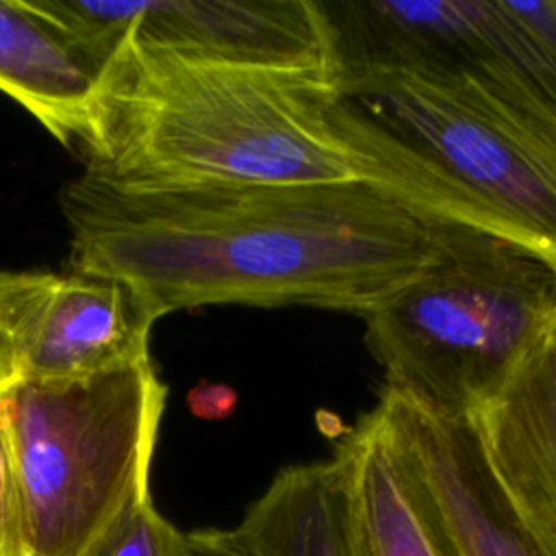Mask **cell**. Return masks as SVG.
<instances>
[{"label": "cell", "mask_w": 556, "mask_h": 556, "mask_svg": "<svg viewBox=\"0 0 556 556\" xmlns=\"http://www.w3.org/2000/svg\"><path fill=\"white\" fill-rule=\"evenodd\" d=\"M85 35L122 39L187 61L295 72L337 85L332 35L319 0H39Z\"/></svg>", "instance_id": "52a82bcc"}, {"label": "cell", "mask_w": 556, "mask_h": 556, "mask_svg": "<svg viewBox=\"0 0 556 556\" xmlns=\"http://www.w3.org/2000/svg\"><path fill=\"white\" fill-rule=\"evenodd\" d=\"M369 185L415 213L504 239L556 271V119L491 80L441 67L337 76Z\"/></svg>", "instance_id": "3957f363"}, {"label": "cell", "mask_w": 556, "mask_h": 556, "mask_svg": "<svg viewBox=\"0 0 556 556\" xmlns=\"http://www.w3.org/2000/svg\"><path fill=\"white\" fill-rule=\"evenodd\" d=\"M70 269L135 289L154 317L204 304H306L367 317L437 267L460 226L369 182H124L61 191Z\"/></svg>", "instance_id": "6da1fadb"}, {"label": "cell", "mask_w": 556, "mask_h": 556, "mask_svg": "<svg viewBox=\"0 0 556 556\" xmlns=\"http://www.w3.org/2000/svg\"><path fill=\"white\" fill-rule=\"evenodd\" d=\"M0 556H20L17 508L13 493V478L9 456L0 434Z\"/></svg>", "instance_id": "5bb4252c"}, {"label": "cell", "mask_w": 556, "mask_h": 556, "mask_svg": "<svg viewBox=\"0 0 556 556\" xmlns=\"http://www.w3.org/2000/svg\"><path fill=\"white\" fill-rule=\"evenodd\" d=\"M337 76L365 67L467 72L556 119V0L321 2Z\"/></svg>", "instance_id": "8992f818"}, {"label": "cell", "mask_w": 556, "mask_h": 556, "mask_svg": "<svg viewBox=\"0 0 556 556\" xmlns=\"http://www.w3.org/2000/svg\"><path fill=\"white\" fill-rule=\"evenodd\" d=\"M556 319V271L534 254L458 228L445 258L365 317L391 391L469 415L513 376Z\"/></svg>", "instance_id": "5b68a950"}, {"label": "cell", "mask_w": 556, "mask_h": 556, "mask_svg": "<svg viewBox=\"0 0 556 556\" xmlns=\"http://www.w3.org/2000/svg\"><path fill=\"white\" fill-rule=\"evenodd\" d=\"M467 417L510 502L556 549V319Z\"/></svg>", "instance_id": "8fae6325"}, {"label": "cell", "mask_w": 556, "mask_h": 556, "mask_svg": "<svg viewBox=\"0 0 556 556\" xmlns=\"http://www.w3.org/2000/svg\"><path fill=\"white\" fill-rule=\"evenodd\" d=\"M83 556H189L187 532L154 506L150 491L132 497Z\"/></svg>", "instance_id": "4fadbf2b"}, {"label": "cell", "mask_w": 556, "mask_h": 556, "mask_svg": "<svg viewBox=\"0 0 556 556\" xmlns=\"http://www.w3.org/2000/svg\"><path fill=\"white\" fill-rule=\"evenodd\" d=\"M334 458L345 478L354 556H439L374 410L341 437Z\"/></svg>", "instance_id": "7c38bea8"}, {"label": "cell", "mask_w": 556, "mask_h": 556, "mask_svg": "<svg viewBox=\"0 0 556 556\" xmlns=\"http://www.w3.org/2000/svg\"><path fill=\"white\" fill-rule=\"evenodd\" d=\"M154 321L122 280L76 269H0V393L148 361Z\"/></svg>", "instance_id": "ba28073f"}, {"label": "cell", "mask_w": 556, "mask_h": 556, "mask_svg": "<svg viewBox=\"0 0 556 556\" xmlns=\"http://www.w3.org/2000/svg\"><path fill=\"white\" fill-rule=\"evenodd\" d=\"M374 413L439 556H556L493 476L469 417L391 389Z\"/></svg>", "instance_id": "9c48e42d"}, {"label": "cell", "mask_w": 556, "mask_h": 556, "mask_svg": "<svg viewBox=\"0 0 556 556\" xmlns=\"http://www.w3.org/2000/svg\"><path fill=\"white\" fill-rule=\"evenodd\" d=\"M165 393L152 358L0 393L20 556H83L132 497L150 491Z\"/></svg>", "instance_id": "277c9868"}, {"label": "cell", "mask_w": 556, "mask_h": 556, "mask_svg": "<svg viewBox=\"0 0 556 556\" xmlns=\"http://www.w3.org/2000/svg\"><path fill=\"white\" fill-rule=\"evenodd\" d=\"M124 182H369L356 111L328 78L119 41L80 148Z\"/></svg>", "instance_id": "7a4b0ae2"}, {"label": "cell", "mask_w": 556, "mask_h": 556, "mask_svg": "<svg viewBox=\"0 0 556 556\" xmlns=\"http://www.w3.org/2000/svg\"><path fill=\"white\" fill-rule=\"evenodd\" d=\"M117 48L65 24L39 0H0V91L67 148H83Z\"/></svg>", "instance_id": "30bf717a"}]
</instances>
